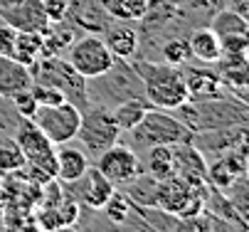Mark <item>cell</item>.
<instances>
[{"mask_svg": "<svg viewBox=\"0 0 249 232\" xmlns=\"http://www.w3.org/2000/svg\"><path fill=\"white\" fill-rule=\"evenodd\" d=\"M0 20L18 32H45L50 27L42 0H20L5 13H0Z\"/></svg>", "mask_w": 249, "mask_h": 232, "instance_id": "obj_15", "label": "cell"}, {"mask_svg": "<svg viewBox=\"0 0 249 232\" xmlns=\"http://www.w3.org/2000/svg\"><path fill=\"white\" fill-rule=\"evenodd\" d=\"M173 114L180 119L193 134L212 128H230V126H247L249 107L242 99L227 96H212V99H188L185 104L173 109Z\"/></svg>", "mask_w": 249, "mask_h": 232, "instance_id": "obj_1", "label": "cell"}, {"mask_svg": "<svg viewBox=\"0 0 249 232\" xmlns=\"http://www.w3.org/2000/svg\"><path fill=\"white\" fill-rule=\"evenodd\" d=\"M148 13V0H124L119 18L116 20H128V22H141Z\"/></svg>", "mask_w": 249, "mask_h": 232, "instance_id": "obj_31", "label": "cell"}, {"mask_svg": "<svg viewBox=\"0 0 249 232\" xmlns=\"http://www.w3.org/2000/svg\"><path fill=\"white\" fill-rule=\"evenodd\" d=\"M239 176H247V146L207 161V183L217 190H227Z\"/></svg>", "mask_w": 249, "mask_h": 232, "instance_id": "obj_16", "label": "cell"}, {"mask_svg": "<svg viewBox=\"0 0 249 232\" xmlns=\"http://www.w3.org/2000/svg\"><path fill=\"white\" fill-rule=\"evenodd\" d=\"M13 139H15L18 148L22 151L25 163L35 165V168L45 171L50 178H54V143H50V139L30 119L18 121Z\"/></svg>", "mask_w": 249, "mask_h": 232, "instance_id": "obj_9", "label": "cell"}, {"mask_svg": "<svg viewBox=\"0 0 249 232\" xmlns=\"http://www.w3.org/2000/svg\"><path fill=\"white\" fill-rule=\"evenodd\" d=\"M27 70H30L32 84H45V87L59 89L67 102H72L82 111L89 107V102H87V79L62 54L40 57V59H35Z\"/></svg>", "mask_w": 249, "mask_h": 232, "instance_id": "obj_5", "label": "cell"}, {"mask_svg": "<svg viewBox=\"0 0 249 232\" xmlns=\"http://www.w3.org/2000/svg\"><path fill=\"white\" fill-rule=\"evenodd\" d=\"M40 57H42V32H18L15 47H13V59L30 67Z\"/></svg>", "mask_w": 249, "mask_h": 232, "instance_id": "obj_25", "label": "cell"}, {"mask_svg": "<svg viewBox=\"0 0 249 232\" xmlns=\"http://www.w3.org/2000/svg\"><path fill=\"white\" fill-rule=\"evenodd\" d=\"M30 121L50 139V143L59 146V143L77 139L82 109L74 107L72 102H62L54 107H37V111H35V116Z\"/></svg>", "mask_w": 249, "mask_h": 232, "instance_id": "obj_7", "label": "cell"}, {"mask_svg": "<svg viewBox=\"0 0 249 232\" xmlns=\"http://www.w3.org/2000/svg\"><path fill=\"white\" fill-rule=\"evenodd\" d=\"M190 59H193V52H190L188 37L173 35L170 40L163 42V47H160V62L175 64V67H183V64H188Z\"/></svg>", "mask_w": 249, "mask_h": 232, "instance_id": "obj_27", "label": "cell"}, {"mask_svg": "<svg viewBox=\"0 0 249 232\" xmlns=\"http://www.w3.org/2000/svg\"><path fill=\"white\" fill-rule=\"evenodd\" d=\"M62 57L72 64L84 79L104 74L116 59L111 54V50L106 47V42L101 40V35H84L82 40H74Z\"/></svg>", "mask_w": 249, "mask_h": 232, "instance_id": "obj_8", "label": "cell"}, {"mask_svg": "<svg viewBox=\"0 0 249 232\" xmlns=\"http://www.w3.org/2000/svg\"><path fill=\"white\" fill-rule=\"evenodd\" d=\"M183 74H185L190 99H212V96H227L230 94V89L220 82V77L215 74V70L210 64H205V67H197V64L188 67V64H183Z\"/></svg>", "mask_w": 249, "mask_h": 232, "instance_id": "obj_19", "label": "cell"}, {"mask_svg": "<svg viewBox=\"0 0 249 232\" xmlns=\"http://www.w3.org/2000/svg\"><path fill=\"white\" fill-rule=\"evenodd\" d=\"M94 165L116 188H121L128 180H133L138 173H143V165H141L138 153L131 146H124V143H114L111 148H106L104 153H99L94 158Z\"/></svg>", "mask_w": 249, "mask_h": 232, "instance_id": "obj_10", "label": "cell"}, {"mask_svg": "<svg viewBox=\"0 0 249 232\" xmlns=\"http://www.w3.org/2000/svg\"><path fill=\"white\" fill-rule=\"evenodd\" d=\"M15 37H18V30L5 25V22H0V57H13Z\"/></svg>", "mask_w": 249, "mask_h": 232, "instance_id": "obj_33", "label": "cell"}, {"mask_svg": "<svg viewBox=\"0 0 249 232\" xmlns=\"http://www.w3.org/2000/svg\"><path fill=\"white\" fill-rule=\"evenodd\" d=\"M173 176L190 185L207 183V158L193 146V141L173 146Z\"/></svg>", "mask_w": 249, "mask_h": 232, "instance_id": "obj_14", "label": "cell"}, {"mask_svg": "<svg viewBox=\"0 0 249 232\" xmlns=\"http://www.w3.org/2000/svg\"><path fill=\"white\" fill-rule=\"evenodd\" d=\"M8 102H10L13 111H15L20 119H32V116H35V111H37V102H35V96H32V91H30V89L18 91L15 96H10V99H8Z\"/></svg>", "mask_w": 249, "mask_h": 232, "instance_id": "obj_29", "label": "cell"}, {"mask_svg": "<svg viewBox=\"0 0 249 232\" xmlns=\"http://www.w3.org/2000/svg\"><path fill=\"white\" fill-rule=\"evenodd\" d=\"M227 195V200L234 205V210L239 213L242 220H247V213H249V190H247V176H239L227 190H222Z\"/></svg>", "mask_w": 249, "mask_h": 232, "instance_id": "obj_28", "label": "cell"}, {"mask_svg": "<svg viewBox=\"0 0 249 232\" xmlns=\"http://www.w3.org/2000/svg\"><path fill=\"white\" fill-rule=\"evenodd\" d=\"M67 185L74 188V200L79 205H84L87 210H101L106 205V200L116 193V185L94 163L87 168V173L82 178H77L74 183H67Z\"/></svg>", "mask_w": 249, "mask_h": 232, "instance_id": "obj_11", "label": "cell"}, {"mask_svg": "<svg viewBox=\"0 0 249 232\" xmlns=\"http://www.w3.org/2000/svg\"><path fill=\"white\" fill-rule=\"evenodd\" d=\"M25 165V156L18 148L13 136H3L0 139V178L15 176L20 168Z\"/></svg>", "mask_w": 249, "mask_h": 232, "instance_id": "obj_26", "label": "cell"}, {"mask_svg": "<svg viewBox=\"0 0 249 232\" xmlns=\"http://www.w3.org/2000/svg\"><path fill=\"white\" fill-rule=\"evenodd\" d=\"M32 87V77L25 64L15 62L13 57H0V99H10L18 91Z\"/></svg>", "mask_w": 249, "mask_h": 232, "instance_id": "obj_20", "label": "cell"}, {"mask_svg": "<svg viewBox=\"0 0 249 232\" xmlns=\"http://www.w3.org/2000/svg\"><path fill=\"white\" fill-rule=\"evenodd\" d=\"M215 35L222 40V37H232V35H247L249 32V22L244 15L234 13L232 8H225V10H217L212 15L210 25H207Z\"/></svg>", "mask_w": 249, "mask_h": 232, "instance_id": "obj_23", "label": "cell"}, {"mask_svg": "<svg viewBox=\"0 0 249 232\" xmlns=\"http://www.w3.org/2000/svg\"><path fill=\"white\" fill-rule=\"evenodd\" d=\"M131 148L136 153L148 151L153 146H178L193 141V131L178 119L173 111L165 109H148L136 128L128 131Z\"/></svg>", "mask_w": 249, "mask_h": 232, "instance_id": "obj_4", "label": "cell"}, {"mask_svg": "<svg viewBox=\"0 0 249 232\" xmlns=\"http://www.w3.org/2000/svg\"><path fill=\"white\" fill-rule=\"evenodd\" d=\"M42 5H45V15L52 22H62L67 18V0H42Z\"/></svg>", "mask_w": 249, "mask_h": 232, "instance_id": "obj_34", "label": "cell"}, {"mask_svg": "<svg viewBox=\"0 0 249 232\" xmlns=\"http://www.w3.org/2000/svg\"><path fill=\"white\" fill-rule=\"evenodd\" d=\"M168 232H210L207 227V215L200 213L195 217H175Z\"/></svg>", "mask_w": 249, "mask_h": 232, "instance_id": "obj_32", "label": "cell"}, {"mask_svg": "<svg viewBox=\"0 0 249 232\" xmlns=\"http://www.w3.org/2000/svg\"><path fill=\"white\" fill-rule=\"evenodd\" d=\"M188 45L193 59H197L200 64H212L220 59V37L210 27H195L188 37Z\"/></svg>", "mask_w": 249, "mask_h": 232, "instance_id": "obj_21", "label": "cell"}, {"mask_svg": "<svg viewBox=\"0 0 249 232\" xmlns=\"http://www.w3.org/2000/svg\"><path fill=\"white\" fill-rule=\"evenodd\" d=\"M32 96H35V102H37V107H54V104H62L67 102L64 94L54 87H45V84H32L30 87Z\"/></svg>", "mask_w": 249, "mask_h": 232, "instance_id": "obj_30", "label": "cell"}, {"mask_svg": "<svg viewBox=\"0 0 249 232\" xmlns=\"http://www.w3.org/2000/svg\"><path fill=\"white\" fill-rule=\"evenodd\" d=\"M67 22H72L77 30H84L87 35H101L116 18H111L101 8L99 0H67Z\"/></svg>", "mask_w": 249, "mask_h": 232, "instance_id": "obj_13", "label": "cell"}, {"mask_svg": "<svg viewBox=\"0 0 249 232\" xmlns=\"http://www.w3.org/2000/svg\"><path fill=\"white\" fill-rule=\"evenodd\" d=\"M193 146L205 158H220L225 153H232L237 148L247 146V126H230V128H212L193 134Z\"/></svg>", "mask_w": 249, "mask_h": 232, "instance_id": "obj_12", "label": "cell"}, {"mask_svg": "<svg viewBox=\"0 0 249 232\" xmlns=\"http://www.w3.org/2000/svg\"><path fill=\"white\" fill-rule=\"evenodd\" d=\"M101 40L111 50L116 59H133L138 57L141 45V30L128 20H114L109 27L101 32Z\"/></svg>", "mask_w": 249, "mask_h": 232, "instance_id": "obj_17", "label": "cell"}, {"mask_svg": "<svg viewBox=\"0 0 249 232\" xmlns=\"http://www.w3.org/2000/svg\"><path fill=\"white\" fill-rule=\"evenodd\" d=\"M89 165H91L89 156L74 141L59 143L54 148V178H59L62 183H74L77 178L87 173Z\"/></svg>", "mask_w": 249, "mask_h": 232, "instance_id": "obj_18", "label": "cell"}, {"mask_svg": "<svg viewBox=\"0 0 249 232\" xmlns=\"http://www.w3.org/2000/svg\"><path fill=\"white\" fill-rule=\"evenodd\" d=\"M146 153V163H141L143 165V171L156 178V180H168L173 178V146H153Z\"/></svg>", "mask_w": 249, "mask_h": 232, "instance_id": "obj_24", "label": "cell"}, {"mask_svg": "<svg viewBox=\"0 0 249 232\" xmlns=\"http://www.w3.org/2000/svg\"><path fill=\"white\" fill-rule=\"evenodd\" d=\"M121 131L114 124V116L109 109L104 107H87L82 111V121H79V131L77 139L79 146L84 148V153L94 161L99 153H104L106 148H111L114 143L121 141Z\"/></svg>", "mask_w": 249, "mask_h": 232, "instance_id": "obj_6", "label": "cell"}, {"mask_svg": "<svg viewBox=\"0 0 249 232\" xmlns=\"http://www.w3.org/2000/svg\"><path fill=\"white\" fill-rule=\"evenodd\" d=\"M148 109H153V107L146 99H128V102H121L119 107L111 109V116L121 134H128L131 128H136L141 124V119L148 114Z\"/></svg>", "mask_w": 249, "mask_h": 232, "instance_id": "obj_22", "label": "cell"}, {"mask_svg": "<svg viewBox=\"0 0 249 232\" xmlns=\"http://www.w3.org/2000/svg\"><path fill=\"white\" fill-rule=\"evenodd\" d=\"M99 3H101V8L109 13L111 18H119V10H121V3H124V0H99Z\"/></svg>", "mask_w": 249, "mask_h": 232, "instance_id": "obj_35", "label": "cell"}, {"mask_svg": "<svg viewBox=\"0 0 249 232\" xmlns=\"http://www.w3.org/2000/svg\"><path fill=\"white\" fill-rule=\"evenodd\" d=\"M131 62L141 82H143V99L153 109L173 111L190 99L183 67H175V64L168 62H156V59H136V57Z\"/></svg>", "mask_w": 249, "mask_h": 232, "instance_id": "obj_2", "label": "cell"}, {"mask_svg": "<svg viewBox=\"0 0 249 232\" xmlns=\"http://www.w3.org/2000/svg\"><path fill=\"white\" fill-rule=\"evenodd\" d=\"M0 22H3V20H0Z\"/></svg>", "mask_w": 249, "mask_h": 232, "instance_id": "obj_36", "label": "cell"}, {"mask_svg": "<svg viewBox=\"0 0 249 232\" xmlns=\"http://www.w3.org/2000/svg\"><path fill=\"white\" fill-rule=\"evenodd\" d=\"M128 99H143V82L131 59H114V64L104 74L87 79L89 107H104L111 111Z\"/></svg>", "mask_w": 249, "mask_h": 232, "instance_id": "obj_3", "label": "cell"}]
</instances>
